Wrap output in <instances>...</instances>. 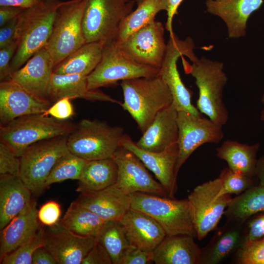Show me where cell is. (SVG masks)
I'll return each instance as SVG.
<instances>
[{
    "label": "cell",
    "mask_w": 264,
    "mask_h": 264,
    "mask_svg": "<svg viewBox=\"0 0 264 264\" xmlns=\"http://www.w3.org/2000/svg\"><path fill=\"white\" fill-rule=\"evenodd\" d=\"M64 1H44L25 9L20 15L15 32L18 47L10 64L12 72L22 66L45 45L58 8Z\"/></svg>",
    "instance_id": "1"
},
{
    "label": "cell",
    "mask_w": 264,
    "mask_h": 264,
    "mask_svg": "<svg viewBox=\"0 0 264 264\" xmlns=\"http://www.w3.org/2000/svg\"><path fill=\"white\" fill-rule=\"evenodd\" d=\"M120 85L124 96L121 106L143 133L156 114L173 103L171 93L159 74L123 80Z\"/></svg>",
    "instance_id": "2"
},
{
    "label": "cell",
    "mask_w": 264,
    "mask_h": 264,
    "mask_svg": "<svg viewBox=\"0 0 264 264\" xmlns=\"http://www.w3.org/2000/svg\"><path fill=\"white\" fill-rule=\"evenodd\" d=\"M183 57L184 70L195 79L198 89L197 108L200 113L222 127L228 119V112L223 100V88L227 82L223 64L202 56L190 64Z\"/></svg>",
    "instance_id": "3"
},
{
    "label": "cell",
    "mask_w": 264,
    "mask_h": 264,
    "mask_svg": "<svg viewBox=\"0 0 264 264\" xmlns=\"http://www.w3.org/2000/svg\"><path fill=\"white\" fill-rule=\"evenodd\" d=\"M75 126L43 113L17 118L0 127V141L21 157L31 145L45 139L68 135Z\"/></svg>",
    "instance_id": "4"
},
{
    "label": "cell",
    "mask_w": 264,
    "mask_h": 264,
    "mask_svg": "<svg viewBox=\"0 0 264 264\" xmlns=\"http://www.w3.org/2000/svg\"><path fill=\"white\" fill-rule=\"evenodd\" d=\"M125 134L121 127L84 119L67 136V146L71 153L88 161L110 158Z\"/></svg>",
    "instance_id": "5"
},
{
    "label": "cell",
    "mask_w": 264,
    "mask_h": 264,
    "mask_svg": "<svg viewBox=\"0 0 264 264\" xmlns=\"http://www.w3.org/2000/svg\"><path fill=\"white\" fill-rule=\"evenodd\" d=\"M131 198V208L150 216L167 235L187 234L197 237L187 198L177 199L144 192L133 193Z\"/></svg>",
    "instance_id": "6"
},
{
    "label": "cell",
    "mask_w": 264,
    "mask_h": 264,
    "mask_svg": "<svg viewBox=\"0 0 264 264\" xmlns=\"http://www.w3.org/2000/svg\"><path fill=\"white\" fill-rule=\"evenodd\" d=\"M85 0L64 1L58 8L44 45L55 67L86 43L83 29Z\"/></svg>",
    "instance_id": "7"
},
{
    "label": "cell",
    "mask_w": 264,
    "mask_h": 264,
    "mask_svg": "<svg viewBox=\"0 0 264 264\" xmlns=\"http://www.w3.org/2000/svg\"><path fill=\"white\" fill-rule=\"evenodd\" d=\"M85 0L82 25L86 43L114 40L136 4L135 0Z\"/></svg>",
    "instance_id": "8"
},
{
    "label": "cell",
    "mask_w": 264,
    "mask_h": 264,
    "mask_svg": "<svg viewBox=\"0 0 264 264\" xmlns=\"http://www.w3.org/2000/svg\"><path fill=\"white\" fill-rule=\"evenodd\" d=\"M67 136L36 142L28 147L20 157V177L35 195L42 194L53 167L62 156L69 152Z\"/></svg>",
    "instance_id": "9"
},
{
    "label": "cell",
    "mask_w": 264,
    "mask_h": 264,
    "mask_svg": "<svg viewBox=\"0 0 264 264\" xmlns=\"http://www.w3.org/2000/svg\"><path fill=\"white\" fill-rule=\"evenodd\" d=\"M159 69L138 64L127 56L114 41L104 45L102 57L95 68L87 76L89 90L111 86L119 81L159 74Z\"/></svg>",
    "instance_id": "10"
},
{
    "label": "cell",
    "mask_w": 264,
    "mask_h": 264,
    "mask_svg": "<svg viewBox=\"0 0 264 264\" xmlns=\"http://www.w3.org/2000/svg\"><path fill=\"white\" fill-rule=\"evenodd\" d=\"M167 50L159 68V75L167 85L172 96L173 105L178 112L184 111L194 115L201 113L192 103V91L183 83L177 67L179 57L185 56L191 61L198 57L194 52V43L190 37L179 39L175 34L170 35Z\"/></svg>",
    "instance_id": "11"
},
{
    "label": "cell",
    "mask_w": 264,
    "mask_h": 264,
    "mask_svg": "<svg viewBox=\"0 0 264 264\" xmlns=\"http://www.w3.org/2000/svg\"><path fill=\"white\" fill-rule=\"evenodd\" d=\"M221 188L218 177L197 186L188 196L197 238L203 239L218 225L231 201V195H219Z\"/></svg>",
    "instance_id": "12"
},
{
    "label": "cell",
    "mask_w": 264,
    "mask_h": 264,
    "mask_svg": "<svg viewBox=\"0 0 264 264\" xmlns=\"http://www.w3.org/2000/svg\"><path fill=\"white\" fill-rule=\"evenodd\" d=\"M177 122L178 154L175 168L176 176L181 167L197 148L205 143H218L224 136L222 127L201 116L179 111Z\"/></svg>",
    "instance_id": "13"
},
{
    "label": "cell",
    "mask_w": 264,
    "mask_h": 264,
    "mask_svg": "<svg viewBox=\"0 0 264 264\" xmlns=\"http://www.w3.org/2000/svg\"><path fill=\"white\" fill-rule=\"evenodd\" d=\"M164 31L163 24L154 20L132 33L124 41L116 43L133 61L159 69L167 50Z\"/></svg>",
    "instance_id": "14"
},
{
    "label": "cell",
    "mask_w": 264,
    "mask_h": 264,
    "mask_svg": "<svg viewBox=\"0 0 264 264\" xmlns=\"http://www.w3.org/2000/svg\"><path fill=\"white\" fill-rule=\"evenodd\" d=\"M112 158L118 167L116 184L124 193L131 195L144 192L169 197L164 187L151 176L133 153L120 146Z\"/></svg>",
    "instance_id": "15"
},
{
    "label": "cell",
    "mask_w": 264,
    "mask_h": 264,
    "mask_svg": "<svg viewBox=\"0 0 264 264\" xmlns=\"http://www.w3.org/2000/svg\"><path fill=\"white\" fill-rule=\"evenodd\" d=\"M96 242V238L77 235L59 222L45 226L44 246L58 264H81Z\"/></svg>",
    "instance_id": "16"
},
{
    "label": "cell",
    "mask_w": 264,
    "mask_h": 264,
    "mask_svg": "<svg viewBox=\"0 0 264 264\" xmlns=\"http://www.w3.org/2000/svg\"><path fill=\"white\" fill-rule=\"evenodd\" d=\"M51 105L49 100L35 96L11 79L0 82V126L21 116L43 113Z\"/></svg>",
    "instance_id": "17"
},
{
    "label": "cell",
    "mask_w": 264,
    "mask_h": 264,
    "mask_svg": "<svg viewBox=\"0 0 264 264\" xmlns=\"http://www.w3.org/2000/svg\"><path fill=\"white\" fill-rule=\"evenodd\" d=\"M121 146L133 153L152 172L166 190L169 197L174 198L177 189L175 168L178 154L177 143L160 152H149L139 148L127 134L123 137Z\"/></svg>",
    "instance_id": "18"
},
{
    "label": "cell",
    "mask_w": 264,
    "mask_h": 264,
    "mask_svg": "<svg viewBox=\"0 0 264 264\" xmlns=\"http://www.w3.org/2000/svg\"><path fill=\"white\" fill-rule=\"evenodd\" d=\"M54 68L51 57L44 47L20 68L12 72L11 80L35 96L48 100V90Z\"/></svg>",
    "instance_id": "19"
},
{
    "label": "cell",
    "mask_w": 264,
    "mask_h": 264,
    "mask_svg": "<svg viewBox=\"0 0 264 264\" xmlns=\"http://www.w3.org/2000/svg\"><path fill=\"white\" fill-rule=\"evenodd\" d=\"M105 221L120 220L131 208V195L115 183L104 189L80 193L74 200Z\"/></svg>",
    "instance_id": "20"
},
{
    "label": "cell",
    "mask_w": 264,
    "mask_h": 264,
    "mask_svg": "<svg viewBox=\"0 0 264 264\" xmlns=\"http://www.w3.org/2000/svg\"><path fill=\"white\" fill-rule=\"evenodd\" d=\"M131 246L152 252L163 241L166 233L152 217L130 208L119 220Z\"/></svg>",
    "instance_id": "21"
},
{
    "label": "cell",
    "mask_w": 264,
    "mask_h": 264,
    "mask_svg": "<svg viewBox=\"0 0 264 264\" xmlns=\"http://www.w3.org/2000/svg\"><path fill=\"white\" fill-rule=\"evenodd\" d=\"M264 0H206L207 11L219 17L225 22L229 38L246 35L247 22L258 10Z\"/></svg>",
    "instance_id": "22"
},
{
    "label": "cell",
    "mask_w": 264,
    "mask_h": 264,
    "mask_svg": "<svg viewBox=\"0 0 264 264\" xmlns=\"http://www.w3.org/2000/svg\"><path fill=\"white\" fill-rule=\"evenodd\" d=\"M177 114L173 104L160 110L136 145L149 152H160L177 143Z\"/></svg>",
    "instance_id": "23"
},
{
    "label": "cell",
    "mask_w": 264,
    "mask_h": 264,
    "mask_svg": "<svg viewBox=\"0 0 264 264\" xmlns=\"http://www.w3.org/2000/svg\"><path fill=\"white\" fill-rule=\"evenodd\" d=\"M37 202H31L0 230V260L32 237L43 224L38 217Z\"/></svg>",
    "instance_id": "24"
},
{
    "label": "cell",
    "mask_w": 264,
    "mask_h": 264,
    "mask_svg": "<svg viewBox=\"0 0 264 264\" xmlns=\"http://www.w3.org/2000/svg\"><path fill=\"white\" fill-rule=\"evenodd\" d=\"M65 97L70 99L79 98L91 101H107L122 104L119 101L99 89H88L87 76L53 72L48 90V99L51 102H55Z\"/></svg>",
    "instance_id": "25"
},
{
    "label": "cell",
    "mask_w": 264,
    "mask_h": 264,
    "mask_svg": "<svg viewBox=\"0 0 264 264\" xmlns=\"http://www.w3.org/2000/svg\"><path fill=\"white\" fill-rule=\"evenodd\" d=\"M187 234L166 235L152 251L156 264H199L201 248Z\"/></svg>",
    "instance_id": "26"
},
{
    "label": "cell",
    "mask_w": 264,
    "mask_h": 264,
    "mask_svg": "<svg viewBox=\"0 0 264 264\" xmlns=\"http://www.w3.org/2000/svg\"><path fill=\"white\" fill-rule=\"evenodd\" d=\"M243 244L242 225L226 221L201 248L199 264H218Z\"/></svg>",
    "instance_id": "27"
},
{
    "label": "cell",
    "mask_w": 264,
    "mask_h": 264,
    "mask_svg": "<svg viewBox=\"0 0 264 264\" xmlns=\"http://www.w3.org/2000/svg\"><path fill=\"white\" fill-rule=\"evenodd\" d=\"M32 194L20 176L0 175V230L31 202Z\"/></svg>",
    "instance_id": "28"
},
{
    "label": "cell",
    "mask_w": 264,
    "mask_h": 264,
    "mask_svg": "<svg viewBox=\"0 0 264 264\" xmlns=\"http://www.w3.org/2000/svg\"><path fill=\"white\" fill-rule=\"evenodd\" d=\"M118 167L112 157L88 161L78 180L79 193L104 189L116 183Z\"/></svg>",
    "instance_id": "29"
},
{
    "label": "cell",
    "mask_w": 264,
    "mask_h": 264,
    "mask_svg": "<svg viewBox=\"0 0 264 264\" xmlns=\"http://www.w3.org/2000/svg\"><path fill=\"white\" fill-rule=\"evenodd\" d=\"M260 146L259 143L248 145L227 140L216 148V154L227 162L230 169L254 177Z\"/></svg>",
    "instance_id": "30"
},
{
    "label": "cell",
    "mask_w": 264,
    "mask_h": 264,
    "mask_svg": "<svg viewBox=\"0 0 264 264\" xmlns=\"http://www.w3.org/2000/svg\"><path fill=\"white\" fill-rule=\"evenodd\" d=\"M105 43H86L56 66L53 72L88 75L100 62Z\"/></svg>",
    "instance_id": "31"
},
{
    "label": "cell",
    "mask_w": 264,
    "mask_h": 264,
    "mask_svg": "<svg viewBox=\"0 0 264 264\" xmlns=\"http://www.w3.org/2000/svg\"><path fill=\"white\" fill-rule=\"evenodd\" d=\"M264 212V185H254L232 198L224 215L227 221L242 225L252 216Z\"/></svg>",
    "instance_id": "32"
},
{
    "label": "cell",
    "mask_w": 264,
    "mask_h": 264,
    "mask_svg": "<svg viewBox=\"0 0 264 264\" xmlns=\"http://www.w3.org/2000/svg\"><path fill=\"white\" fill-rule=\"evenodd\" d=\"M106 221L74 200L70 204L59 223L74 233L96 238Z\"/></svg>",
    "instance_id": "33"
},
{
    "label": "cell",
    "mask_w": 264,
    "mask_h": 264,
    "mask_svg": "<svg viewBox=\"0 0 264 264\" xmlns=\"http://www.w3.org/2000/svg\"><path fill=\"white\" fill-rule=\"evenodd\" d=\"M168 0H144L123 21L114 40L117 43L124 41L130 35L154 21L161 11L167 12Z\"/></svg>",
    "instance_id": "34"
},
{
    "label": "cell",
    "mask_w": 264,
    "mask_h": 264,
    "mask_svg": "<svg viewBox=\"0 0 264 264\" xmlns=\"http://www.w3.org/2000/svg\"><path fill=\"white\" fill-rule=\"evenodd\" d=\"M110 254L113 264H121L131 246L119 220L106 221L96 238Z\"/></svg>",
    "instance_id": "35"
},
{
    "label": "cell",
    "mask_w": 264,
    "mask_h": 264,
    "mask_svg": "<svg viewBox=\"0 0 264 264\" xmlns=\"http://www.w3.org/2000/svg\"><path fill=\"white\" fill-rule=\"evenodd\" d=\"M87 161L69 151L62 156L53 167L46 179L45 188L67 179L78 180Z\"/></svg>",
    "instance_id": "36"
},
{
    "label": "cell",
    "mask_w": 264,
    "mask_h": 264,
    "mask_svg": "<svg viewBox=\"0 0 264 264\" xmlns=\"http://www.w3.org/2000/svg\"><path fill=\"white\" fill-rule=\"evenodd\" d=\"M45 225L42 224L38 232L27 241L13 251L6 254L0 260L1 264H32L35 250L44 245Z\"/></svg>",
    "instance_id": "37"
},
{
    "label": "cell",
    "mask_w": 264,
    "mask_h": 264,
    "mask_svg": "<svg viewBox=\"0 0 264 264\" xmlns=\"http://www.w3.org/2000/svg\"><path fill=\"white\" fill-rule=\"evenodd\" d=\"M221 183L220 196L228 194L238 195L255 185L253 177L229 168L222 170L218 177Z\"/></svg>",
    "instance_id": "38"
},
{
    "label": "cell",
    "mask_w": 264,
    "mask_h": 264,
    "mask_svg": "<svg viewBox=\"0 0 264 264\" xmlns=\"http://www.w3.org/2000/svg\"><path fill=\"white\" fill-rule=\"evenodd\" d=\"M237 264H264V237L243 244L233 255Z\"/></svg>",
    "instance_id": "39"
},
{
    "label": "cell",
    "mask_w": 264,
    "mask_h": 264,
    "mask_svg": "<svg viewBox=\"0 0 264 264\" xmlns=\"http://www.w3.org/2000/svg\"><path fill=\"white\" fill-rule=\"evenodd\" d=\"M20 157L4 143L0 141V175L20 176Z\"/></svg>",
    "instance_id": "40"
},
{
    "label": "cell",
    "mask_w": 264,
    "mask_h": 264,
    "mask_svg": "<svg viewBox=\"0 0 264 264\" xmlns=\"http://www.w3.org/2000/svg\"><path fill=\"white\" fill-rule=\"evenodd\" d=\"M242 232L243 244L264 237V212L249 218L242 224Z\"/></svg>",
    "instance_id": "41"
},
{
    "label": "cell",
    "mask_w": 264,
    "mask_h": 264,
    "mask_svg": "<svg viewBox=\"0 0 264 264\" xmlns=\"http://www.w3.org/2000/svg\"><path fill=\"white\" fill-rule=\"evenodd\" d=\"M61 215V206L54 200L46 202L40 207L38 211L40 221L46 226H51L58 223Z\"/></svg>",
    "instance_id": "42"
},
{
    "label": "cell",
    "mask_w": 264,
    "mask_h": 264,
    "mask_svg": "<svg viewBox=\"0 0 264 264\" xmlns=\"http://www.w3.org/2000/svg\"><path fill=\"white\" fill-rule=\"evenodd\" d=\"M15 40L4 47L0 48V80L11 79L12 71L10 64L18 47Z\"/></svg>",
    "instance_id": "43"
},
{
    "label": "cell",
    "mask_w": 264,
    "mask_h": 264,
    "mask_svg": "<svg viewBox=\"0 0 264 264\" xmlns=\"http://www.w3.org/2000/svg\"><path fill=\"white\" fill-rule=\"evenodd\" d=\"M70 100L69 98L65 97L57 101L43 114L60 120L65 121L69 118L74 114L73 108Z\"/></svg>",
    "instance_id": "44"
},
{
    "label": "cell",
    "mask_w": 264,
    "mask_h": 264,
    "mask_svg": "<svg viewBox=\"0 0 264 264\" xmlns=\"http://www.w3.org/2000/svg\"><path fill=\"white\" fill-rule=\"evenodd\" d=\"M81 264H113L105 247L96 240L93 247L82 261Z\"/></svg>",
    "instance_id": "45"
},
{
    "label": "cell",
    "mask_w": 264,
    "mask_h": 264,
    "mask_svg": "<svg viewBox=\"0 0 264 264\" xmlns=\"http://www.w3.org/2000/svg\"><path fill=\"white\" fill-rule=\"evenodd\" d=\"M152 262V251H143L131 245L126 251L121 264H146Z\"/></svg>",
    "instance_id": "46"
},
{
    "label": "cell",
    "mask_w": 264,
    "mask_h": 264,
    "mask_svg": "<svg viewBox=\"0 0 264 264\" xmlns=\"http://www.w3.org/2000/svg\"><path fill=\"white\" fill-rule=\"evenodd\" d=\"M18 18L14 19L0 27V48L5 47L15 40V32Z\"/></svg>",
    "instance_id": "47"
},
{
    "label": "cell",
    "mask_w": 264,
    "mask_h": 264,
    "mask_svg": "<svg viewBox=\"0 0 264 264\" xmlns=\"http://www.w3.org/2000/svg\"><path fill=\"white\" fill-rule=\"evenodd\" d=\"M25 9L13 6H0V27L18 18Z\"/></svg>",
    "instance_id": "48"
},
{
    "label": "cell",
    "mask_w": 264,
    "mask_h": 264,
    "mask_svg": "<svg viewBox=\"0 0 264 264\" xmlns=\"http://www.w3.org/2000/svg\"><path fill=\"white\" fill-rule=\"evenodd\" d=\"M56 264L53 256L44 246L37 249L33 255L32 264Z\"/></svg>",
    "instance_id": "49"
},
{
    "label": "cell",
    "mask_w": 264,
    "mask_h": 264,
    "mask_svg": "<svg viewBox=\"0 0 264 264\" xmlns=\"http://www.w3.org/2000/svg\"><path fill=\"white\" fill-rule=\"evenodd\" d=\"M183 0H168V8L167 11V21L165 28L170 33L174 34L172 27V22L174 16L177 14V9Z\"/></svg>",
    "instance_id": "50"
},
{
    "label": "cell",
    "mask_w": 264,
    "mask_h": 264,
    "mask_svg": "<svg viewBox=\"0 0 264 264\" xmlns=\"http://www.w3.org/2000/svg\"><path fill=\"white\" fill-rule=\"evenodd\" d=\"M41 0H0V6H13L27 9L38 3Z\"/></svg>",
    "instance_id": "51"
},
{
    "label": "cell",
    "mask_w": 264,
    "mask_h": 264,
    "mask_svg": "<svg viewBox=\"0 0 264 264\" xmlns=\"http://www.w3.org/2000/svg\"><path fill=\"white\" fill-rule=\"evenodd\" d=\"M255 176L259 181V184L264 185V155L257 159Z\"/></svg>",
    "instance_id": "52"
},
{
    "label": "cell",
    "mask_w": 264,
    "mask_h": 264,
    "mask_svg": "<svg viewBox=\"0 0 264 264\" xmlns=\"http://www.w3.org/2000/svg\"><path fill=\"white\" fill-rule=\"evenodd\" d=\"M261 120L264 122V107L261 112Z\"/></svg>",
    "instance_id": "53"
},
{
    "label": "cell",
    "mask_w": 264,
    "mask_h": 264,
    "mask_svg": "<svg viewBox=\"0 0 264 264\" xmlns=\"http://www.w3.org/2000/svg\"><path fill=\"white\" fill-rule=\"evenodd\" d=\"M136 3V5H138L141 3L144 0H135Z\"/></svg>",
    "instance_id": "54"
},
{
    "label": "cell",
    "mask_w": 264,
    "mask_h": 264,
    "mask_svg": "<svg viewBox=\"0 0 264 264\" xmlns=\"http://www.w3.org/2000/svg\"><path fill=\"white\" fill-rule=\"evenodd\" d=\"M261 102L262 103L264 104V93H263L262 98H261Z\"/></svg>",
    "instance_id": "55"
},
{
    "label": "cell",
    "mask_w": 264,
    "mask_h": 264,
    "mask_svg": "<svg viewBox=\"0 0 264 264\" xmlns=\"http://www.w3.org/2000/svg\"><path fill=\"white\" fill-rule=\"evenodd\" d=\"M44 0V1H50V0Z\"/></svg>",
    "instance_id": "56"
}]
</instances>
